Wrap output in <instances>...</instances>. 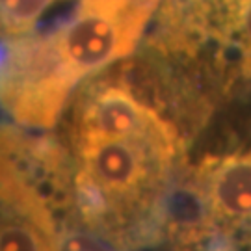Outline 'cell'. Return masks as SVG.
Wrapping results in <instances>:
<instances>
[{
	"mask_svg": "<svg viewBox=\"0 0 251 251\" xmlns=\"http://www.w3.org/2000/svg\"><path fill=\"white\" fill-rule=\"evenodd\" d=\"M160 0H80L41 34L0 41V110L21 126L60 123L84 82L136 50Z\"/></svg>",
	"mask_w": 251,
	"mask_h": 251,
	"instance_id": "6da1fadb",
	"label": "cell"
},
{
	"mask_svg": "<svg viewBox=\"0 0 251 251\" xmlns=\"http://www.w3.org/2000/svg\"><path fill=\"white\" fill-rule=\"evenodd\" d=\"M0 208L34 222L54 242L63 227L78 225L73 160L58 136L0 121Z\"/></svg>",
	"mask_w": 251,
	"mask_h": 251,
	"instance_id": "7a4b0ae2",
	"label": "cell"
},
{
	"mask_svg": "<svg viewBox=\"0 0 251 251\" xmlns=\"http://www.w3.org/2000/svg\"><path fill=\"white\" fill-rule=\"evenodd\" d=\"M205 201L216 244L251 233V147L212 154L190 173Z\"/></svg>",
	"mask_w": 251,
	"mask_h": 251,
	"instance_id": "3957f363",
	"label": "cell"
},
{
	"mask_svg": "<svg viewBox=\"0 0 251 251\" xmlns=\"http://www.w3.org/2000/svg\"><path fill=\"white\" fill-rule=\"evenodd\" d=\"M62 0H0V41L28 36L39 19Z\"/></svg>",
	"mask_w": 251,
	"mask_h": 251,
	"instance_id": "277c9868",
	"label": "cell"
},
{
	"mask_svg": "<svg viewBox=\"0 0 251 251\" xmlns=\"http://www.w3.org/2000/svg\"><path fill=\"white\" fill-rule=\"evenodd\" d=\"M56 251H119L82 225H67L56 236Z\"/></svg>",
	"mask_w": 251,
	"mask_h": 251,
	"instance_id": "5b68a950",
	"label": "cell"
}]
</instances>
